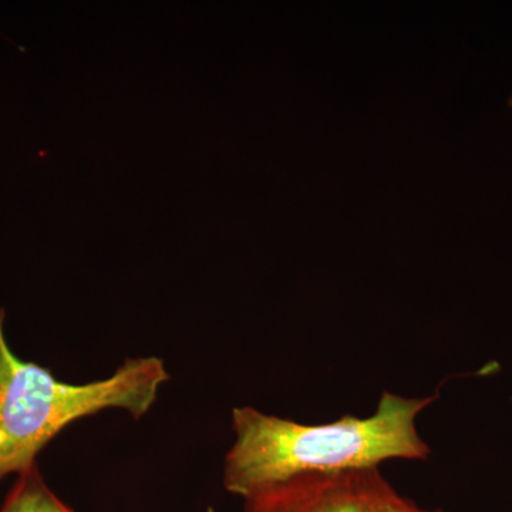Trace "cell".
Wrapping results in <instances>:
<instances>
[{"instance_id":"6da1fadb","label":"cell","mask_w":512,"mask_h":512,"mask_svg":"<svg viewBox=\"0 0 512 512\" xmlns=\"http://www.w3.org/2000/svg\"><path fill=\"white\" fill-rule=\"evenodd\" d=\"M434 399L386 392L372 416H345L326 424L296 423L254 407H237L232 412L235 440L225 457V490L244 500L302 474L372 470L389 460H427L431 450L416 420Z\"/></svg>"},{"instance_id":"7a4b0ae2","label":"cell","mask_w":512,"mask_h":512,"mask_svg":"<svg viewBox=\"0 0 512 512\" xmlns=\"http://www.w3.org/2000/svg\"><path fill=\"white\" fill-rule=\"evenodd\" d=\"M0 308V480L36 464V456L73 421L107 409L140 419L170 380L158 357L127 359L97 382H60L45 367L25 362L10 349Z\"/></svg>"},{"instance_id":"3957f363","label":"cell","mask_w":512,"mask_h":512,"mask_svg":"<svg viewBox=\"0 0 512 512\" xmlns=\"http://www.w3.org/2000/svg\"><path fill=\"white\" fill-rule=\"evenodd\" d=\"M387 480L379 468L302 474L244 498V512H373Z\"/></svg>"},{"instance_id":"277c9868","label":"cell","mask_w":512,"mask_h":512,"mask_svg":"<svg viewBox=\"0 0 512 512\" xmlns=\"http://www.w3.org/2000/svg\"><path fill=\"white\" fill-rule=\"evenodd\" d=\"M0 512H74L43 480L36 464L19 474Z\"/></svg>"},{"instance_id":"5b68a950","label":"cell","mask_w":512,"mask_h":512,"mask_svg":"<svg viewBox=\"0 0 512 512\" xmlns=\"http://www.w3.org/2000/svg\"><path fill=\"white\" fill-rule=\"evenodd\" d=\"M373 512H431L421 510V508L414 505L412 501L403 498L402 495L396 493V490L386 483L377 495L375 508Z\"/></svg>"},{"instance_id":"8992f818","label":"cell","mask_w":512,"mask_h":512,"mask_svg":"<svg viewBox=\"0 0 512 512\" xmlns=\"http://www.w3.org/2000/svg\"><path fill=\"white\" fill-rule=\"evenodd\" d=\"M510 106L512 107V96H511V99H510Z\"/></svg>"},{"instance_id":"52a82bcc","label":"cell","mask_w":512,"mask_h":512,"mask_svg":"<svg viewBox=\"0 0 512 512\" xmlns=\"http://www.w3.org/2000/svg\"><path fill=\"white\" fill-rule=\"evenodd\" d=\"M431 512H443V511H431Z\"/></svg>"}]
</instances>
